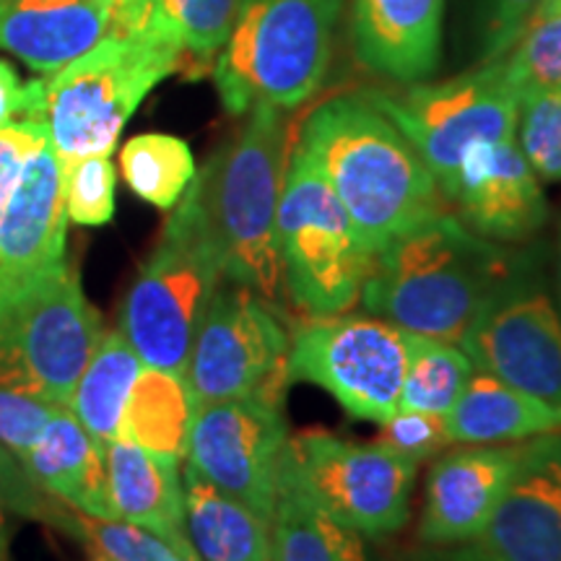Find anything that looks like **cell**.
Returning a JSON list of instances; mask_svg holds the SVG:
<instances>
[{"label":"cell","instance_id":"8992f818","mask_svg":"<svg viewBox=\"0 0 561 561\" xmlns=\"http://www.w3.org/2000/svg\"><path fill=\"white\" fill-rule=\"evenodd\" d=\"M284 291L307 318L354 310L371 255L339 195L299 149L286 159L276 214Z\"/></svg>","mask_w":561,"mask_h":561},{"label":"cell","instance_id":"d6986e66","mask_svg":"<svg viewBox=\"0 0 561 561\" xmlns=\"http://www.w3.org/2000/svg\"><path fill=\"white\" fill-rule=\"evenodd\" d=\"M115 0H0V50L37 73H58L112 30Z\"/></svg>","mask_w":561,"mask_h":561},{"label":"cell","instance_id":"ffe728a7","mask_svg":"<svg viewBox=\"0 0 561 561\" xmlns=\"http://www.w3.org/2000/svg\"><path fill=\"white\" fill-rule=\"evenodd\" d=\"M445 0H354V45L362 66L416 83L437 70Z\"/></svg>","mask_w":561,"mask_h":561},{"label":"cell","instance_id":"1f68e13d","mask_svg":"<svg viewBox=\"0 0 561 561\" xmlns=\"http://www.w3.org/2000/svg\"><path fill=\"white\" fill-rule=\"evenodd\" d=\"M515 138L538 180H561V89L520 100Z\"/></svg>","mask_w":561,"mask_h":561},{"label":"cell","instance_id":"d4e9b609","mask_svg":"<svg viewBox=\"0 0 561 561\" xmlns=\"http://www.w3.org/2000/svg\"><path fill=\"white\" fill-rule=\"evenodd\" d=\"M271 561H367L362 536L335 520L294 471L289 450L280 462L271 515Z\"/></svg>","mask_w":561,"mask_h":561},{"label":"cell","instance_id":"4316f807","mask_svg":"<svg viewBox=\"0 0 561 561\" xmlns=\"http://www.w3.org/2000/svg\"><path fill=\"white\" fill-rule=\"evenodd\" d=\"M193 416L195 398L185 375L144 367L125 405L121 439L180 466L187 455Z\"/></svg>","mask_w":561,"mask_h":561},{"label":"cell","instance_id":"5b68a950","mask_svg":"<svg viewBox=\"0 0 561 561\" xmlns=\"http://www.w3.org/2000/svg\"><path fill=\"white\" fill-rule=\"evenodd\" d=\"M343 0H240L234 26L214 66L229 115L257 104L294 110L325 79Z\"/></svg>","mask_w":561,"mask_h":561},{"label":"cell","instance_id":"7402d4cb","mask_svg":"<svg viewBox=\"0 0 561 561\" xmlns=\"http://www.w3.org/2000/svg\"><path fill=\"white\" fill-rule=\"evenodd\" d=\"M104 458L117 520L151 530L167 543L187 538L178 462L159 458L128 439L104 442Z\"/></svg>","mask_w":561,"mask_h":561},{"label":"cell","instance_id":"ab89813d","mask_svg":"<svg viewBox=\"0 0 561 561\" xmlns=\"http://www.w3.org/2000/svg\"><path fill=\"white\" fill-rule=\"evenodd\" d=\"M161 561H203L198 553H195L193 543L187 538H182L178 543H170V553H167Z\"/></svg>","mask_w":561,"mask_h":561},{"label":"cell","instance_id":"5bb4252c","mask_svg":"<svg viewBox=\"0 0 561 561\" xmlns=\"http://www.w3.org/2000/svg\"><path fill=\"white\" fill-rule=\"evenodd\" d=\"M458 346L476 369L561 409V314L525 271L491 297Z\"/></svg>","mask_w":561,"mask_h":561},{"label":"cell","instance_id":"ac0fdd59","mask_svg":"<svg viewBox=\"0 0 561 561\" xmlns=\"http://www.w3.org/2000/svg\"><path fill=\"white\" fill-rule=\"evenodd\" d=\"M525 442L515 445H462L434 460L426 476L419 538L430 546L468 541L489 523L512 476L520 466Z\"/></svg>","mask_w":561,"mask_h":561},{"label":"cell","instance_id":"7c38bea8","mask_svg":"<svg viewBox=\"0 0 561 561\" xmlns=\"http://www.w3.org/2000/svg\"><path fill=\"white\" fill-rule=\"evenodd\" d=\"M286 450L305 489L362 538L392 536L409 523L419 462L380 442H354L325 430L299 432Z\"/></svg>","mask_w":561,"mask_h":561},{"label":"cell","instance_id":"60d3db41","mask_svg":"<svg viewBox=\"0 0 561 561\" xmlns=\"http://www.w3.org/2000/svg\"><path fill=\"white\" fill-rule=\"evenodd\" d=\"M9 559V530H5V512L3 496H0V561Z\"/></svg>","mask_w":561,"mask_h":561},{"label":"cell","instance_id":"6da1fadb","mask_svg":"<svg viewBox=\"0 0 561 561\" xmlns=\"http://www.w3.org/2000/svg\"><path fill=\"white\" fill-rule=\"evenodd\" d=\"M297 149L339 195L371 257L445 214V195L430 167L367 96L320 104L301 125Z\"/></svg>","mask_w":561,"mask_h":561},{"label":"cell","instance_id":"e575fe53","mask_svg":"<svg viewBox=\"0 0 561 561\" xmlns=\"http://www.w3.org/2000/svg\"><path fill=\"white\" fill-rule=\"evenodd\" d=\"M55 409L60 405L34 392L0 388V462H13L19 471H24L26 455Z\"/></svg>","mask_w":561,"mask_h":561},{"label":"cell","instance_id":"e0dca14e","mask_svg":"<svg viewBox=\"0 0 561 561\" xmlns=\"http://www.w3.org/2000/svg\"><path fill=\"white\" fill-rule=\"evenodd\" d=\"M445 198L455 203L468 229L491 242H523L549 219L541 182L517 138L473 146Z\"/></svg>","mask_w":561,"mask_h":561},{"label":"cell","instance_id":"74e56055","mask_svg":"<svg viewBox=\"0 0 561 561\" xmlns=\"http://www.w3.org/2000/svg\"><path fill=\"white\" fill-rule=\"evenodd\" d=\"M543 0H491L489 21V60L502 58L515 45L533 13L541 9Z\"/></svg>","mask_w":561,"mask_h":561},{"label":"cell","instance_id":"44dd1931","mask_svg":"<svg viewBox=\"0 0 561 561\" xmlns=\"http://www.w3.org/2000/svg\"><path fill=\"white\" fill-rule=\"evenodd\" d=\"M24 476L81 515L117 520L104 445L83 430L70 409H55L26 455Z\"/></svg>","mask_w":561,"mask_h":561},{"label":"cell","instance_id":"d6a6232c","mask_svg":"<svg viewBox=\"0 0 561 561\" xmlns=\"http://www.w3.org/2000/svg\"><path fill=\"white\" fill-rule=\"evenodd\" d=\"M66 528L81 538L91 561H161L170 553L164 538L125 520H104L76 512L66 517Z\"/></svg>","mask_w":561,"mask_h":561},{"label":"cell","instance_id":"30bf717a","mask_svg":"<svg viewBox=\"0 0 561 561\" xmlns=\"http://www.w3.org/2000/svg\"><path fill=\"white\" fill-rule=\"evenodd\" d=\"M364 96L411 140L442 195L473 146L515 138L517 133L520 100L507 83L500 58L445 83H421L401 94L371 91Z\"/></svg>","mask_w":561,"mask_h":561},{"label":"cell","instance_id":"4fadbf2b","mask_svg":"<svg viewBox=\"0 0 561 561\" xmlns=\"http://www.w3.org/2000/svg\"><path fill=\"white\" fill-rule=\"evenodd\" d=\"M289 447L284 405L240 401L195 405L187 468L271 520L280 462Z\"/></svg>","mask_w":561,"mask_h":561},{"label":"cell","instance_id":"83f0119b","mask_svg":"<svg viewBox=\"0 0 561 561\" xmlns=\"http://www.w3.org/2000/svg\"><path fill=\"white\" fill-rule=\"evenodd\" d=\"M140 369H144V362L121 333V328L104 331L68 405L83 430L102 445L121 439L125 405H128Z\"/></svg>","mask_w":561,"mask_h":561},{"label":"cell","instance_id":"603a6c76","mask_svg":"<svg viewBox=\"0 0 561 561\" xmlns=\"http://www.w3.org/2000/svg\"><path fill=\"white\" fill-rule=\"evenodd\" d=\"M445 426L453 445H515L561 432V409L476 369Z\"/></svg>","mask_w":561,"mask_h":561},{"label":"cell","instance_id":"8fae6325","mask_svg":"<svg viewBox=\"0 0 561 561\" xmlns=\"http://www.w3.org/2000/svg\"><path fill=\"white\" fill-rule=\"evenodd\" d=\"M405 333L382 318H307L291 333L289 380L328 390L354 419L385 424L401 409Z\"/></svg>","mask_w":561,"mask_h":561},{"label":"cell","instance_id":"2e32d148","mask_svg":"<svg viewBox=\"0 0 561 561\" xmlns=\"http://www.w3.org/2000/svg\"><path fill=\"white\" fill-rule=\"evenodd\" d=\"M66 182L50 136L30 153L0 214V314L66 263Z\"/></svg>","mask_w":561,"mask_h":561},{"label":"cell","instance_id":"cb8c5ba5","mask_svg":"<svg viewBox=\"0 0 561 561\" xmlns=\"http://www.w3.org/2000/svg\"><path fill=\"white\" fill-rule=\"evenodd\" d=\"M185 533L203 561H271V520L208 483L193 468L182 471Z\"/></svg>","mask_w":561,"mask_h":561},{"label":"cell","instance_id":"7a4b0ae2","mask_svg":"<svg viewBox=\"0 0 561 561\" xmlns=\"http://www.w3.org/2000/svg\"><path fill=\"white\" fill-rule=\"evenodd\" d=\"M520 257L445 214L371 257L362 301L405 333L460 343Z\"/></svg>","mask_w":561,"mask_h":561},{"label":"cell","instance_id":"b9f144b4","mask_svg":"<svg viewBox=\"0 0 561 561\" xmlns=\"http://www.w3.org/2000/svg\"><path fill=\"white\" fill-rule=\"evenodd\" d=\"M559 314H561V242H559Z\"/></svg>","mask_w":561,"mask_h":561},{"label":"cell","instance_id":"52a82bcc","mask_svg":"<svg viewBox=\"0 0 561 561\" xmlns=\"http://www.w3.org/2000/svg\"><path fill=\"white\" fill-rule=\"evenodd\" d=\"M224 273L187 208L178 203L125 297L121 333L144 367L185 375L187 356Z\"/></svg>","mask_w":561,"mask_h":561},{"label":"cell","instance_id":"d590c367","mask_svg":"<svg viewBox=\"0 0 561 561\" xmlns=\"http://www.w3.org/2000/svg\"><path fill=\"white\" fill-rule=\"evenodd\" d=\"M380 426L382 432L377 442L413 462L437 458L445 447L453 445L447 437L445 416H439V413L398 409Z\"/></svg>","mask_w":561,"mask_h":561},{"label":"cell","instance_id":"f546056e","mask_svg":"<svg viewBox=\"0 0 561 561\" xmlns=\"http://www.w3.org/2000/svg\"><path fill=\"white\" fill-rule=\"evenodd\" d=\"M405 348H409V367H405L401 409L447 416L473 377V362L458 343L416 333H405Z\"/></svg>","mask_w":561,"mask_h":561},{"label":"cell","instance_id":"9a60e30c","mask_svg":"<svg viewBox=\"0 0 561 561\" xmlns=\"http://www.w3.org/2000/svg\"><path fill=\"white\" fill-rule=\"evenodd\" d=\"M445 559L561 561V432L525 442L520 466L489 523Z\"/></svg>","mask_w":561,"mask_h":561},{"label":"cell","instance_id":"8d00e7d4","mask_svg":"<svg viewBox=\"0 0 561 561\" xmlns=\"http://www.w3.org/2000/svg\"><path fill=\"white\" fill-rule=\"evenodd\" d=\"M50 133L37 121H21L0 128V214L9 203L13 187L21 178L30 153L45 140Z\"/></svg>","mask_w":561,"mask_h":561},{"label":"cell","instance_id":"3957f363","mask_svg":"<svg viewBox=\"0 0 561 561\" xmlns=\"http://www.w3.org/2000/svg\"><path fill=\"white\" fill-rule=\"evenodd\" d=\"M286 170L284 110L257 104L182 195L224 278L276 305L284 294L276 214Z\"/></svg>","mask_w":561,"mask_h":561},{"label":"cell","instance_id":"f1b7e54d","mask_svg":"<svg viewBox=\"0 0 561 561\" xmlns=\"http://www.w3.org/2000/svg\"><path fill=\"white\" fill-rule=\"evenodd\" d=\"M121 172L125 185L140 201L161 210H172L187 193L195 178L191 146L167 133H144L121 149Z\"/></svg>","mask_w":561,"mask_h":561},{"label":"cell","instance_id":"9c48e42d","mask_svg":"<svg viewBox=\"0 0 561 561\" xmlns=\"http://www.w3.org/2000/svg\"><path fill=\"white\" fill-rule=\"evenodd\" d=\"M289 348L291 333L273 305L240 284H219L187 356L185 380L195 405L240 398L284 405Z\"/></svg>","mask_w":561,"mask_h":561},{"label":"cell","instance_id":"ba28073f","mask_svg":"<svg viewBox=\"0 0 561 561\" xmlns=\"http://www.w3.org/2000/svg\"><path fill=\"white\" fill-rule=\"evenodd\" d=\"M104 335L79 273L60 263L0 314V388L68 409Z\"/></svg>","mask_w":561,"mask_h":561},{"label":"cell","instance_id":"4dcf8cb0","mask_svg":"<svg viewBox=\"0 0 561 561\" xmlns=\"http://www.w3.org/2000/svg\"><path fill=\"white\" fill-rule=\"evenodd\" d=\"M500 60L517 100L561 89V13H533L520 37Z\"/></svg>","mask_w":561,"mask_h":561},{"label":"cell","instance_id":"836d02e7","mask_svg":"<svg viewBox=\"0 0 561 561\" xmlns=\"http://www.w3.org/2000/svg\"><path fill=\"white\" fill-rule=\"evenodd\" d=\"M68 221L81 227H104L115 216V167L110 157H81L62 161Z\"/></svg>","mask_w":561,"mask_h":561},{"label":"cell","instance_id":"f35d334b","mask_svg":"<svg viewBox=\"0 0 561 561\" xmlns=\"http://www.w3.org/2000/svg\"><path fill=\"white\" fill-rule=\"evenodd\" d=\"M26 83H21L16 68L0 60V128L16 123L13 117L24 115Z\"/></svg>","mask_w":561,"mask_h":561},{"label":"cell","instance_id":"277c9868","mask_svg":"<svg viewBox=\"0 0 561 561\" xmlns=\"http://www.w3.org/2000/svg\"><path fill=\"white\" fill-rule=\"evenodd\" d=\"M182 58L178 42L159 34L110 32L50 79L26 83L24 121L45 125L60 161L110 157L138 104Z\"/></svg>","mask_w":561,"mask_h":561},{"label":"cell","instance_id":"484cf974","mask_svg":"<svg viewBox=\"0 0 561 561\" xmlns=\"http://www.w3.org/2000/svg\"><path fill=\"white\" fill-rule=\"evenodd\" d=\"M237 9L240 0H115L110 32L159 34L206 62L227 45Z\"/></svg>","mask_w":561,"mask_h":561}]
</instances>
